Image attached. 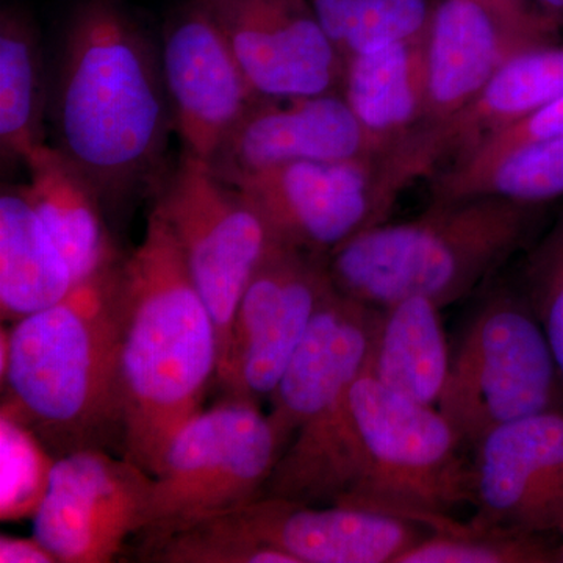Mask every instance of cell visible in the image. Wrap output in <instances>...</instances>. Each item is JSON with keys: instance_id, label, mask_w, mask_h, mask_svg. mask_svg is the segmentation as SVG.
<instances>
[{"instance_id": "f546056e", "label": "cell", "mask_w": 563, "mask_h": 563, "mask_svg": "<svg viewBox=\"0 0 563 563\" xmlns=\"http://www.w3.org/2000/svg\"><path fill=\"white\" fill-rule=\"evenodd\" d=\"M517 284L542 325L563 377V209L526 254Z\"/></svg>"}, {"instance_id": "603a6c76", "label": "cell", "mask_w": 563, "mask_h": 563, "mask_svg": "<svg viewBox=\"0 0 563 563\" xmlns=\"http://www.w3.org/2000/svg\"><path fill=\"white\" fill-rule=\"evenodd\" d=\"M73 274L33 209L25 185L0 192V313L18 322L54 303L74 288Z\"/></svg>"}, {"instance_id": "9c48e42d", "label": "cell", "mask_w": 563, "mask_h": 563, "mask_svg": "<svg viewBox=\"0 0 563 563\" xmlns=\"http://www.w3.org/2000/svg\"><path fill=\"white\" fill-rule=\"evenodd\" d=\"M151 199V210L173 232L210 309L221 357L251 277L266 255L285 242L242 190L185 152Z\"/></svg>"}, {"instance_id": "5bb4252c", "label": "cell", "mask_w": 563, "mask_h": 563, "mask_svg": "<svg viewBox=\"0 0 563 563\" xmlns=\"http://www.w3.org/2000/svg\"><path fill=\"white\" fill-rule=\"evenodd\" d=\"M261 98L342 90L344 60L309 0H206Z\"/></svg>"}, {"instance_id": "83f0119b", "label": "cell", "mask_w": 563, "mask_h": 563, "mask_svg": "<svg viewBox=\"0 0 563 563\" xmlns=\"http://www.w3.org/2000/svg\"><path fill=\"white\" fill-rule=\"evenodd\" d=\"M55 461L27 426L0 410V520H33L49 488Z\"/></svg>"}, {"instance_id": "836d02e7", "label": "cell", "mask_w": 563, "mask_h": 563, "mask_svg": "<svg viewBox=\"0 0 563 563\" xmlns=\"http://www.w3.org/2000/svg\"><path fill=\"white\" fill-rule=\"evenodd\" d=\"M536 5L540 13L561 31L563 27V0H536Z\"/></svg>"}, {"instance_id": "44dd1931", "label": "cell", "mask_w": 563, "mask_h": 563, "mask_svg": "<svg viewBox=\"0 0 563 563\" xmlns=\"http://www.w3.org/2000/svg\"><path fill=\"white\" fill-rule=\"evenodd\" d=\"M562 92L563 44L532 47L504 63L465 109L426 131L440 163L453 162Z\"/></svg>"}, {"instance_id": "d6a6232c", "label": "cell", "mask_w": 563, "mask_h": 563, "mask_svg": "<svg viewBox=\"0 0 563 563\" xmlns=\"http://www.w3.org/2000/svg\"><path fill=\"white\" fill-rule=\"evenodd\" d=\"M0 562L2 563H58L54 554L36 539L24 537H0Z\"/></svg>"}, {"instance_id": "ac0fdd59", "label": "cell", "mask_w": 563, "mask_h": 563, "mask_svg": "<svg viewBox=\"0 0 563 563\" xmlns=\"http://www.w3.org/2000/svg\"><path fill=\"white\" fill-rule=\"evenodd\" d=\"M532 49V47H531ZM528 51L468 0H437L428 31L424 125L442 124L483 91L504 63Z\"/></svg>"}, {"instance_id": "277c9868", "label": "cell", "mask_w": 563, "mask_h": 563, "mask_svg": "<svg viewBox=\"0 0 563 563\" xmlns=\"http://www.w3.org/2000/svg\"><path fill=\"white\" fill-rule=\"evenodd\" d=\"M121 261L74 285L66 298L2 329L3 412L55 457L111 444L122 455Z\"/></svg>"}, {"instance_id": "e0dca14e", "label": "cell", "mask_w": 563, "mask_h": 563, "mask_svg": "<svg viewBox=\"0 0 563 563\" xmlns=\"http://www.w3.org/2000/svg\"><path fill=\"white\" fill-rule=\"evenodd\" d=\"M228 517L252 539L279 548L298 563H396L431 532L395 515L276 496H262Z\"/></svg>"}, {"instance_id": "5b68a950", "label": "cell", "mask_w": 563, "mask_h": 563, "mask_svg": "<svg viewBox=\"0 0 563 563\" xmlns=\"http://www.w3.org/2000/svg\"><path fill=\"white\" fill-rule=\"evenodd\" d=\"M544 209L498 196L431 201L417 218L374 225L325 255L329 276L377 309L415 296L444 309L523 250Z\"/></svg>"}, {"instance_id": "4dcf8cb0", "label": "cell", "mask_w": 563, "mask_h": 563, "mask_svg": "<svg viewBox=\"0 0 563 563\" xmlns=\"http://www.w3.org/2000/svg\"><path fill=\"white\" fill-rule=\"evenodd\" d=\"M561 135H563V92L553 101L544 103L539 110L532 111L523 120L481 141L473 150L454 158L446 168L437 174L465 176V174L476 173L517 147Z\"/></svg>"}, {"instance_id": "d6986e66", "label": "cell", "mask_w": 563, "mask_h": 563, "mask_svg": "<svg viewBox=\"0 0 563 563\" xmlns=\"http://www.w3.org/2000/svg\"><path fill=\"white\" fill-rule=\"evenodd\" d=\"M25 168L31 176L25 191L68 263L74 284L120 261L101 195L58 147L44 144Z\"/></svg>"}, {"instance_id": "f1b7e54d", "label": "cell", "mask_w": 563, "mask_h": 563, "mask_svg": "<svg viewBox=\"0 0 563 563\" xmlns=\"http://www.w3.org/2000/svg\"><path fill=\"white\" fill-rule=\"evenodd\" d=\"M140 559L157 563H298L279 548L252 539L228 515L141 543Z\"/></svg>"}, {"instance_id": "4316f807", "label": "cell", "mask_w": 563, "mask_h": 563, "mask_svg": "<svg viewBox=\"0 0 563 563\" xmlns=\"http://www.w3.org/2000/svg\"><path fill=\"white\" fill-rule=\"evenodd\" d=\"M558 562L539 533L509 531L470 521L457 523L450 515L437 518L431 532L415 543L396 563H547Z\"/></svg>"}, {"instance_id": "e575fe53", "label": "cell", "mask_w": 563, "mask_h": 563, "mask_svg": "<svg viewBox=\"0 0 563 563\" xmlns=\"http://www.w3.org/2000/svg\"><path fill=\"white\" fill-rule=\"evenodd\" d=\"M558 532L561 533L562 537L561 547L558 548V562L563 563V523L559 526Z\"/></svg>"}, {"instance_id": "9a60e30c", "label": "cell", "mask_w": 563, "mask_h": 563, "mask_svg": "<svg viewBox=\"0 0 563 563\" xmlns=\"http://www.w3.org/2000/svg\"><path fill=\"white\" fill-rule=\"evenodd\" d=\"M390 151L365 131L342 92L261 98L210 168L233 181L287 163L351 161Z\"/></svg>"}, {"instance_id": "3957f363", "label": "cell", "mask_w": 563, "mask_h": 563, "mask_svg": "<svg viewBox=\"0 0 563 563\" xmlns=\"http://www.w3.org/2000/svg\"><path fill=\"white\" fill-rule=\"evenodd\" d=\"M122 455L152 476L217 380L220 339L166 222L150 211L120 285Z\"/></svg>"}, {"instance_id": "7402d4cb", "label": "cell", "mask_w": 563, "mask_h": 563, "mask_svg": "<svg viewBox=\"0 0 563 563\" xmlns=\"http://www.w3.org/2000/svg\"><path fill=\"white\" fill-rule=\"evenodd\" d=\"M442 310L418 296L383 307L366 374L409 401L439 406L451 365Z\"/></svg>"}, {"instance_id": "52a82bcc", "label": "cell", "mask_w": 563, "mask_h": 563, "mask_svg": "<svg viewBox=\"0 0 563 563\" xmlns=\"http://www.w3.org/2000/svg\"><path fill=\"white\" fill-rule=\"evenodd\" d=\"M437 163L415 132L384 154L339 162H296L229 181L261 210L282 242L328 255L388 221L409 185Z\"/></svg>"}, {"instance_id": "4fadbf2b", "label": "cell", "mask_w": 563, "mask_h": 563, "mask_svg": "<svg viewBox=\"0 0 563 563\" xmlns=\"http://www.w3.org/2000/svg\"><path fill=\"white\" fill-rule=\"evenodd\" d=\"M474 523L509 531H558L563 523V410L495 429L473 448Z\"/></svg>"}, {"instance_id": "cb8c5ba5", "label": "cell", "mask_w": 563, "mask_h": 563, "mask_svg": "<svg viewBox=\"0 0 563 563\" xmlns=\"http://www.w3.org/2000/svg\"><path fill=\"white\" fill-rule=\"evenodd\" d=\"M43 51L38 25L20 5L0 13V152L2 162L27 165L46 143Z\"/></svg>"}, {"instance_id": "ffe728a7", "label": "cell", "mask_w": 563, "mask_h": 563, "mask_svg": "<svg viewBox=\"0 0 563 563\" xmlns=\"http://www.w3.org/2000/svg\"><path fill=\"white\" fill-rule=\"evenodd\" d=\"M340 92L385 150L401 146L424 125L428 35L347 58Z\"/></svg>"}, {"instance_id": "7a4b0ae2", "label": "cell", "mask_w": 563, "mask_h": 563, "mask_svg": "<svg viewBox=\"0 0 563 563\" xmlns=\"http://www.w3.org/2000/svg\"><path fill=\"white\" fill-rule=\"evenodd\" d=\"M49 107L55 147L95 185L106 209L152 198L172 169L161 49L128 0L74 5Z\"/></svg>"}, {"instance_id": "1f68e13d", "label": "cell", "mask_w": 563, "mask_h": 563, "mask_svg": "<svg viewBox=\"0 0 563 563\" xmlns=\"http://www.w3.org/2000/svg\"><path fill=\"white\" fill-rule=\"evenodd\" d=\"M487 11L503 31L521 46L539 47L558 43L559 29L537 9L536 0H468Z\"/></svg>"}, {"instance_id": "8992f818", "label": "cell", "mask_w": 563, "mask_h": 563, "mask_svg": "<svg viewBox=\"0 0 563 563\" xmlns=\"http://www.w3.org/2000/svg\"><path fill=\"white\" fill-rule=\"evenodd\" d=\"M437 409L465 450L531 415L563 410V377L518 284L490 288L451 343Z\"/></svg>"}, {"instance_id": "2e32d148", "label": "cell", "mask_w": 563, "mask_h": 563, "mask_svg": "<svg viewBox=\"0 0 563 563\" xmlns=\"http://www.w3.org/2000/svg\"><path fill=\"white\" fill-rule=\"evenodd\" d=\"M380 309L343 295H325L269 396L268 413L282 446L302 426L340 401L368 369Z\"/></svg>"}, {"instance_id": "6da1fadb", "label": "cell", "mask_w": 563, "mask_h": 563, "mask_svg": "<svg viewBox=\"0 0 563 563\" xmlns=\"http://www.w3.org/2000/svg\"><path fill=\"white\" fill-rule=\"evenodd\" d=\"M437 407L363 374L340 401L299 429L263 496L373 510L417 521L470 503V463Z\"/></svg>"}, {"instance_id": "d4e9b609", "label": "cell", "mask_w": 563, "mask_h": 563, "mask_svg": "<svg viewBox=\"0 0 563 563\" xmlns=\"http://www.w3.org/2000/svg\"><path fill=\"white\" fill-rule=\"evenodd\" d=\"M474 196H498L537 207L563 198V135L517 147L476 173L433 176L432 201Z\"/></svg>"}, {"instance_id": "8fae6325", "label": "cell", "mask_w": 563, "mask_h": 563, "mask_svg": "<svg viewBox=\"0 0 563 563\" xmlns=\"http://www.w3.org/2000/svg\"><path fill=\"white\" fill-rule=\"evenodd\" d=\"M152 488L154 476L125 455L99 448L62 455L33 536L58 563H109L143 529Z\"/></svg>"}, {"instance_id": "ba28073f", "label": "cell", "mask_w": 563, "mask_h": 563, "mask_svg": "<svg viewBox=\"0 0 563 563\" xmlns=\"http://www.w3.org/2000/svg\"><path fill=\"white\" fill-rule=\"evenodd\" d=\"M284 454L268 415L225 398L188 422L154 476L141 543L166 539L262 498Z\"/></svg>"}, {"instance_id": "484cf974", "label": "cell", "mask_w": 563, "mask_h": 563, "mask_svg": "<svg viewBox=\"0 0 563 563\" xmlns=\"http://www.w3.org/2000/svg\"><path fill=\"white\" fill-rule=\"evenodd\" d=\"M325 35L347 60L428 35L437 0H309Z\"/></svg>"}, {"instance_id": "7c38bea8", "label": "cell", "mask_w": 563, "mask_h": 563, "mask_svg": "<svg viewBox=\"0 0 563 563\" xmlns=\"http://www.w3.org/2000/svg\"><path fill=\"white\" fill-rule=\"evenodd\" d=\"M162 68L181 152L211 165L261 96L206 0H185L163 25Z\"/></svg>"}, {"instance_id": "30bf717a", "label": "cell", "mask_w": 563, "mask_h": 563, "mask_svg": "<svg viewBox=\"0 0 563 563\" xmlns=\"http://www.w3.org/2000/svg\"><path fill=\"white\" fill-rule=\"evenodd\" d=\"M332 288L325 255L288 243L266 255L236 306L218 362L214 383L225 398L269 399Z\"/></svg>"}]
</instances>
